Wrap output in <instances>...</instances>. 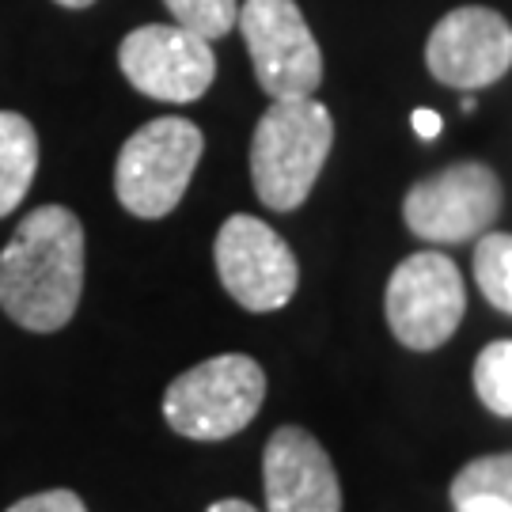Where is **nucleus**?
Returning a JSON list of instances; mask_svg holds the SVG:
<instances>
[{"label":"nucleus","instance_id":"nucleus-1","mask_svg":"<svg viewBox=\"0 0 512 512\" xmlns=\"http://www.w3.org/2000/svg\"><path fill=\"white\" fill-rule=\"evenodd\" d=\"M84 224L65 205H38L0 251V308L31 334H54L80 308Z\"/></svg>","mask_w":512,"mask_h":512},{"label":"nucleus","instance_id":"nucleus-5","mask_svg":"<svg viewBox=\"0 0 512 512\" xmlns=\"http://www.w3.org/2000/svg\"><path fill=\"white\" fill-rule=\"evenodd\" d=\"M387 327L414 353L440 349L467 315L463 274L448 255L418 251L395 266L384 293Z\"/></svg>","mask_w":512,"mask_h":512},{"label":"nucleus","instance_id":"nucleus-17","mask_svg":"<svg viewBox=\"0 0 512 512\" xmlns=\"http://www.w3.org/2000/svg\"><path fill=\"white\" fill-rule=\"evenodd\" d=\"M8 512H88V505L73 490H42V494L16 501Z\"/></svg>","mask_w":512,"mask_h":512},{"label":"nucleus","instance_id":"nucleus-4","mask_svg":"<svg viewBox=\"0 0 512 512\" xmlns=\"http://www.w3.org/2000/svg\"><path fill=\"white\" fill-rule=\"evenodd\" d=\"M205 137L190 118H152L129 137L114 164V194L141 220L167 217L198 171Z\"/></svg>","mask_w":512,"mask_h":512},{"label":"nucleus","instance_id":"nucleus-19","mask_svg":"<svg viewBox=\"0 0 512 512\" xmlns=\"http://www.w3.org/2000/svg\"><path fill=\"white\" fill-rule=\"evenodd\" d=\"M456 512H512L509 505H501L494 497H467V501H459Z\"/></svg>","mask_w":512,"mask_h":512},{"label":"nucleus","instance_id":"nucleus-6","mask_svg":"<svg viewBox=\"0 0 512 512\" xmlns=\"http://www.w3.org/2000/svg\"><path fill=\"white\" fill-rule=\"evenodd\" d=\"M236 23L262 92L270 99L315 95L323 84V54L296 0H247Z\"/></svg>","mask_w":512,"mask_h":512},{"label":"nucleus","instance_id":"nucleus-13","mask_svg":"<svg viewBox=\"0 0 512 512\" xmlns=\"http://www.w3.org/2000/svg\"><path fill=\"white\" fill-rule=\"evenodd\" d=\"M475 281L497 311L512 315V236L482 232L475 247Z\"/></svg>","mask_w":512,"mask_h":512},{"label":"nucleus","instance_id":"nucleus-16","mask_svg":"<svg viewBox=\"0 0 512 512\" xmlns=\"http://www.w3.org/2000/svg\"><path fill=\"white\" fill-rule=\"evenodd\" d=\"M164 4L179 27L209 38V42L228 35L239 16V0H164Z\"/></svg>","mask_w":512,"mask_h":512},{"label":"nucleus","instance_id":"nucleus-18","mask_svg":"<svg viewBox=\"0 0 512 512\" xmlns=\"http://www.w3.org/2000/svg\"><path fill=\"white\" fill-rule=\"evenodd\" d=\"M410 126H414V133H418L421 141H433V137H437V133H440V126H444V122H440V114H437V110L418 107V110H414V114H410Z\"/></svg>","mask_w":512,"mask_h":512},{"label":"nucleus","instance_id":"nucleus-11","mask_svg":"<svg viewBox=\"0 0 512 512\" xmlns=\"http://www.w3.org/2000/svg\"><path fill=\"white\" fill-rule=\"evenodd\" d=\"M266 512H342V482L327 448L300 425H281L262 452Z\"/></svg>","mask_w":512,"mask_h":512},{"label":"nucleus","instance_id":"nucleus-20","mask_svg":"<svg viewBox=\"0 0 512 512\" xmlns=\"http://www.w3.org/2000/svg\"><path fill=\"white\" fill-rule=\"evenodd\" d=\"M205 512H258V509L247 505V501H239V497H228V501H213Z\"/></svg>","mask_w":512,"mask_h":512},{"label":"nucleus","instance_id":"nucleus-3","mask_svg":"<svg viewBox=\"0 0 512 512\" xmlns=\"http://www.w3.org/2000/svg\"><path fill=\"white\" fill-rule=\"evenodd\" d=\"M266 399V372L247 353H220L186 368L164 391V421L186 440L243 433Z\"/></svg>","mask_w":512,"mask_h":512},{"label":"nucleus","instance_id":"nucleus-12","mask_svg":"<svg viewBox=\"0 0 512 512\" xmlns=\"http://www.w3.org/2000/svg\"><path fill=\"white\" fill-rule=\"evenodd\" d=\"M38 171V133L35 126L16 114V110H0V217H8L19 202L27 198V190L35 183Z\"/></svg>","mask_w":512,"mask_h":512},{"label":"nucleus","instance_id":"nucleus-10","mask_svg":"<svg viewBox=\"0 0 512 512\" xmlns=\"http://www.w3.org/2000/svg\"><path fill=\"white\" fill-rule=\"evenodd\" d=\"M425 65L440 84L459 92L490 88L512 69V27L494 8H456L433 27Z\"/></svg>","mask_w":512,"mask_h":512},{"label":"nucleus","instance_id":"nucleus-7","mask_svg":"<svg viewBox=\"0 0 512 512\" xmlns=\"http://www.w3.org/2000/svg\"><path fill=\"white\" fill-rule=\"evenodd\" d=\"M220 285L243 311H277L293 300L300 285V262L293 247L277 236L266 220L236 213L220 224L217 243Z\"/></svg>","mask_w":512,"mask_h":512},{"label":"nucleus","instance_id":"nucleus-8","mask_svg":"<svg viewBox=\"0 0 512 512\" xmlns=\"http://www.w3.org/2000/svg\"><path fill=\"white\" fill-rule=\"evenodd\" d=\"M501 213V179L494 167L463 160L410 186L403 202L406 228L429 243H467L490 232Z\"/></svg>","mask_w":512,"mask_h":512},{"label":"nucleus","instance_id":"nucleus-21","mask_svg":"<svg viewBox=\"0 0 512 512\" xmlns=\"http://www.w3.org/2000/svg\"><path fill=\"white\" fill-rule=\"evenodd\" d=\"M61 8H92L95 0H57Z\"/></svg>","mask_w":512,"mask_h":512},{"label":"nucleus","instance_id":"nucleus-15","mask_svg":"<svg viewBox=\"0 0 512 512\" xmlns=\"http://www.w3.org/2000/svg\"><path fill=\"white\" fill-rule=\"evenodd\" d=\"M475 391L497 418H512V342H490L475 361Z\"/></svg>","mask_w":512,"mask_h":512},{"label":"nucleus","instance_id":"nucleus-9","mask_svg":"<svg viewBox=\"0 0 512 512\" xmlns=\"http://www.w3.org/2000/svg\"><path fill=\"white\" fill-rule=\"evenodd\" d=\"M118 69L129 84L160 103H194L213 88L217 57L209 38L179 23H148L122 38Z\"/></svg>","mask_w":512,"mask_h":512},{"label":"nucleus","instance_id":"nucleus-14","mask_svg":"<svg viewBox=\"0 0 512 512\" xmlns=\"http://www.w3.org/2000/svg\"><path fill=\"white\" fill-rule=\"evenodd\" d=\"M467 497H494L512 509V452L478 456L463 463L459 475L452 478V505L467 501Z\"/></svg>","mask_w":512,"mask_h":512},{"label":"nucleus","instance_id":"nucleus-2","mask_svg":"<svg viewBox=\"0 0 512 512\" xmlns=\"http://www.w3.org/2000/svg\"><path fill=\"white\" fill-rule=\"evenodd\" d=\"M330 148L334 118L315 95L274 99L251 137V183L258 202L277 213L300 209L315 190Z\"/></svg>","mask_w":512,"mask_h":512}]
</instances>
